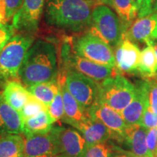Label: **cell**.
I'll list each match as a JSON object with an SVG mask.
<instances>
[{"mask_svg": "<svg viewBox=\"0 0 157 157\" xmlns=\"http://www.w3.org/2000/svg\"><path fill=\"white\" fill-rule=\"evenodd\" d=\"M58 53L54 44L39 39L27 52L19 72L25 87L50 82L58 77Z\"/></svg>", "mask_w": 157, "mask_h": 157, "instance_id": "obj_1", "label": "cell"}, {"mask_svg": "<svg viewBox=\"0 0 157 157\" xmlns=\"http://www.w3.org/2000/svg\"><path fill=\"white\" fill-rule=\"evenodd\" d=\"M95 0H47L45 19L48 24L72 31H80L93 23Z\"/></svg>", "mask_w": 157, "mask_h": 157, "instance_id": "obj_2", "label": "cell"}, {"mask_svg": "<svg viewBox=\"0 0 157 157\" xmlns=\"http://www.w3.org/2000/svg\"><path fill=\"white\" fill-rule=\"evenodd\" d=\"M34 42L30 35L13 36L0 52V88L8 82L20 81L19 72L29 48Z\"/></svg>", "mask_w": 157, "mask_h": 157, "instance_id": "obj_3", "label": "cell"}, {"mask_svg": "<svg viewBox=\"0 0 157 157\" xmlns=\"http://www.w3.org/2000/svg\"><path fill=\"white\" fill-rule=\"evenodd\" d=\"M136 87L121 74L99 83L98 101L121 112L135 97Z\"/></svg>", "mask_w": 157, "mask_h": 157, "instance_id": "obj_4", "label": "cell"}, {"mask_svg": "<svg viewBox=\"0 0 157 157\" xmlns=\"http://www.w3.org/2000/svg\"><path fill=\"white\" fill-rule=\"evenodd\" d=\"M92 18L93 27L90 32L111 47H117L126 32L118 15L106 5L98 4L94 7Z\"/></svg>", "mask_w": 157, "mask_h": 157, "instance_id": "obj_5", "label": "cell"}, {"mask_svg": "<svg viewBox=\"0 0 157 157\" xmlns=\"http://www.w3.org/2000/svg\"><path fill=\"white\" fill-rule=\"evenodd\" d=\"M61 59L67 70L83 74L98 83L118 74L115 68L98 64L78 56L70 42L63 45Z\"/></svg>", "mask_w": 157, "mask_h": 157, "instance_id": "obj_6", "label": "cell"}, {"mask_svg": "<svg viewBox=\"0 0 157 157\" xmlns=\"http://www.w3.org/2000/svg\"><path fill=\"white\" fill-rule=\"evenodd\" d=\"M72 46L82 58L100 65L116 67L115 54L111 45L91 32L76 39Z\"/></svg>", "mask_w": 157, "mask_h": 157, "instance_id": "obj_7", "label": "cell"}, {"mask_svg": "<svg viewBox=\"0 0 157 157\" xmlns=\"http://www.w3.org/2000/svg\"><path fill=\"white\" fill-rule=\"evenodd\" d=\"M64 84L85 111L97 101L99 83L87 76L67 70L65 73Z\"/></svg>", "mask_w": 157, "mask_h": 157, "instance_id": "obj_8", "label": "cell"}, {"mask_svg": "<svg viewBox=\"0 0 157 157\" xmlns=\"http://www.w3.org/2000/svg\"><path fill=\"white\" fill-rule=\"evenodd\" d=\"M58 151L63 157H81L87 147L86 140L74 127L57 126L51 130Z\"/></svg>", "mask_w": 157, "mask_h": 157, "instance_id": "obj_9", "label": "cell"}, {"mask_svg": "<svg viewBox=\"0 0 157 157\" xmlns=\"http://www.w3.org/2000/svg\"><path fill=\"white\" fill-rule=\"evenodd\" d=\"M46 0H23L19 10L13 17L15 30L34 33L38 30Z\"/></svg>", "mask_w": 157, "mask_h": 157, "instance_id": "obj_10", "label": "cell"}, {"mask_svg": "<svg viewBox=\"0 0 157 157\" xmlns=\"http://www.w3.org/2000/svg\"><path fill=\"white\" fill-rule=\"evenodd\" d=\"M86 113L89 117L101 121L105 125L119 137V140H124L127 124L120 112L97 100L86 111Z\"/></svg>", "mask_w": 157, "mask_h": 157, "instance_id": "obj_11", "label": "cell"}, {"mask_svg": "<svg viewBox=\"0 0 157 157\" xmlns=\"http://www.w3.org/2000/svg\"><path fill=\"white\" fill-rule=\"evenodd\" d=\"M140 58V51L138 47L127 38L124 34L116 50L115 68L117 74L137 72Z\"/></svg>", "mask_w": 157, "mask_h": 157, "instance_id": "obj_12", "label": "cell"}, {"mask_svg": "<svg viewBox=\"0 0 157 157\" xmlns=\"http://www.w3.org/2000/svg\"><path fill=\"white\" fill-rule=\"evenodd\" d=\"M25 157H56L58 151L51 131L43 134H24Z\"/></svg>", "mask_w": 157, "mask_h": 157, "instance_id": "obj_13", "label": "cell"}, {"mask_svg": "<svg viewBox=\"0 0 157 157\" xmlns=\"http://www.w3.org/2000/svg\"><path fill=\"white\" fill-rule=\"evenodd\" d=\"M74 128L84 137L87 146L109 142L111 140H119V137L105 125L88 116Z\"/></svg>", "mask_w": 157, "mask_h": 157, "instance_id": "obj_14", "label": "cell"}, {"mask_svg": "<svg viewBox=\"0 0 157 157\" xmlns=\"http://www.w3.org/2000/svg\"><path fill=\"white\" fill-rule=\"evenodd\" d=\"M135 87L134 98L121 112L127 125L140 124L143 113L149 104L148 81L141 82Z\"/></svg>", "mask_w": 157, "mask_h": 157, "instance_id": "obj_15", "label": "cell"}, {"mask_svg": "<svg viewBox=\"0 0 157 157\" xmlns=\"http://www.w3.org/2000/svg\"><path fill=\"white\" fill-rule=\"evenodd\" d=\"M125 36L131 41L146 44L154 42L157 37V13L137 19L125 32Z\"/></svg>", "mask_w": 157, "mask_h": 157, "instance_id": "obj_16", "label": "cell"}, {"mask_svg": "<svg viewBox=\"0 0 157 157\" xmlns=\"http://www.w3.org/2000/svg\"><path fill=\"white\" fill-rule=\"evenodd\" d=\"M24 132V121L21 113L11 107L0 93V136L21 134Z\"/></svg>", "mask_w": 157, "mask_h": 157, "instance_id": "obj_17", "label": "cell"}, {"mask_svg": "<svg viewBox=\"0 0 157 157\" xmlns=\"http://www.w3.org/2000/svg\"><path fill=\"white\" fill-rule=\"evenodd\" d=\"M148 129L140 124L127 125L124 138L131 152L139 157H154L148 150L146 143Z\"/></svg>", "mask_w": 157, "mask_h": 157, "instance_id": "obj_18", "label": "cell"}, {"mask_svg": "<svg viewBox=\"0 0 157 157\" xmlns=\"http://www.w3.org/2000/svg\"><path fill=\"white\" fill-rule=\"evenodd\" d=\"M62 95L64 104V116L62 119L65 123L74 128L78 123L84 121L87 115L86 111L82 109L80 104L66 88L64 80L62 84Z\"/></svg>", "mask_w": 157, "mask_h": 157, "instance_id": "obj_19", "label": "cell"}, {"mask_svg": "<svg viewBox=\"0 0 157 157\" xmlns=\"http://www.w3.org/2000/svg\"><path fill=\"white\" fill-rule=\"evenodd\" d=\"M2 95L5 101L20 113L30 97L31 93L21 82H10L3 88Z\"/></svg>", "mask_w": 157, "mask_h": 157, "instance_id": "obj_20", "label": "cell"}, {"mask_svg": "<svg viewBox=\"0 0 157 157\" xmlns=\"http://www.w3.org/2000/svg\"><path fill=\"white\" fill-rule=\"evenodd\" d=\"M98 2L100 4L111 5L114 9L125 31L129 28L133 20L137 15L135 0H98Z\"/></svg>", "mask_w": 157, "mask_h": 157, "instance_id": "obj_21", "label": "cell"}, {"mask_svg": "<svg viewBox=\"0 0 157 157\" xmlns=\"http://www.w3.org/2000/svg\"><path fill=\"white\" fill-rule=\"evenodd\" d=\"M25 138L21 134L0 136V157H25Z\"/></svg>", "mask_w": 157, "mask_h": 157, "instance_id": "obj_22", "label": "cell"}, {"mask_svg": "<svg viewBox=\"0 0 157 157\" xmlns=\"http://www.w3.org/2000/svg\"><path fill=\"white\" fill-rule=\"evenodd\" d=\"M154 43L146 44L140 52L137 72L146 80L155 78L157 75V57L155 52Z\"/></svg>", "mask_w": 157, "mask_h": 157, "instance_id": "obj_23", "label": "cell"}, {"mask_svg": "<svg viewBox=\"0 0 157 157\" xmlns=\"http://www.w3.org/2000/svg\"><path fill=\"white\" fill-rule=\"evenodd\" d=\"M60 78V74H58V77L55 80L34 84L29 87L28 90L31 95L42 101L48 107L58 93Z\"/></svg>", "mask_w": 157, "mask_h": 157, "instance_id": "obj_24", "label": "cell"}, {"mask_svg": "<svg viewBox=\"0 0 157 157\" xmlns=\"http://www.w3.org/2000/svg\"><path fill=\"white\" fill-rule=\"evenodd\" d=\"M52 123L48 111L24 121V134H43L52 130Z\"/></svg>", "mask_w": 157, "mask_h": 157, "instance_id": "obj_25", "label": "cell"}, {"mask_svg": "<svg viewBox=\"0 0 157 157\" xmlns=\"http://www.w3.org/2000/svg\"><path fill=\"white\" fill-rule=\"evenodd\" d=\"M64 76L65 74H60L61 78H60L58 92L53 101L48 107V113L53 124L60 119H62L64 116V104L62 95V84L64 80Z\"/></svg>", "mask_w": 157, "mask_h": 157, "instance_id": "obj_26", "label": "cell"}, {"mask_svg": "<svg viewBox=\"0 0 157 157\" xmlns=\"http://www.w3.org/2000/svg\"><path fill=\"white\" fill-rule=\"evenodd\" d=\"M44 111H48V105L31 94L29 100L25 103L20 113L23 121H25Z\"/></svg>", "mask_w": 157, "mask_h": 157, "instance_id": "obj_27", "label": "cell"}, {"mask_svg": "<svg viewBox=\"0 0 157 157\" xmlns=\"http://www.w3.org/2000/svg\"><path fill=\"white\" fill-rule=\"evenodd\" d=\"M114 148L109 141L87 146L81 157H110Z\"/></svg>", "mask_w": 157, "mask_h": 157, "instance_id": "obj_28", "label": "cell"}, {"mask_svg": "<svg viewBox=\"0 0 157 157\" xmlns=\"http://www.w3.org/2000/svg\"><path fill=\"white\" fill-rule=\"evenodd\" d=\"M148 83V102L151 109L157 114V78L156 77L147 80Z\"/></svg>", "mask_w": 157, "mask_h": 157, "instance_id": "obj_29", "label": "cell"}, {"mask_svg": "<svg viewBox=\"0 0 157 157\" xmlns=\"http://www.w3.org/2000/svg\"><path fill=\"white\" fill-rule=\"evenodd\" d=\"M139 17L148 16L154 12L155 0H135Z\"/></svg>", "mask_w": 157, "mask_h": 157, "instance_id": "obj_30", "label": "cell"}, {"mask_svg": "<svg viewBox=\"0 0 157 157\" xmlns=\"http://www.w3.org/2000/svg\"><path fill=\"white\" fill-rule=\"evenodd\" d=\"M140 125L148 129L157 128V114L153 112L149 104L143 113Z\"/></svg>", "mask_w": 157, "mask_h": 157, "instance_id": "obj_31", "label": "cell"}, {"mask_svg": "<svg viewBox=\"0 0 157 157\" xmlns=\"http://www.w3.org/2000/svg\"><path fill=\"white\" fill-rule=\"evenodd\" d=\"M14 31L13 25L0 23V52L13 37Z\"/></svg>", "mask_w": 157, "mask_h": 157, "instance_id": "obj_32", "label": "cell"}, {"mask_svg": "<svg viewBox=\"0 0 157 157\" xmlns=\"http://www.w3.org/2000/svg\"><path fill=\"white\" fill-rule=\"evenodd\" d=\"M7 8V21L13 19L15 13L19 10L22 5L23 0H4Z\"/></svg>", "mask_w": 157, "mask_h": 157, "instance_id": "obj_33", "label": "cell"}, {"mask_svg": "<svg viewBox=\"0 0 157 157\" xmlns=\"http://www.w3.org/2000/svg\"><path fill=\"white\" fill-rule=\"evenodd\" d=\"M156 138L157 128H151L148 129L146 136V143L148 150L156 157Z\"/></svg>", "mask_w": 157, "mask_h": 157, "instance_id": "obj_34", "label": "cell"}, {"mask_svg": "<svg viewBox=\"0 0 157 157\" xmlns=\"http://www.w3.org/2000/svg\"><path fill=\"white\" fill-rule=\"evenodd\" d=\"M110 157H139L133 154L131 151H127L122 150L120 148L115 146L113 150L111 152Z\"/></svg>", "mask_w": 157, "mask_h": 157, "instance_id": "obj_35", "label": "cell"}, {"mask_svg": "<svg viewBox=\"0 0 157 157\" xmlns=\"http://www.w3.org/2000/svg\"><path fill=\"white\" fill-rule=\"evenodd\" d=\"M7 8L4 0H0V23L7 24Z\"/></svg>", "mask_w": 157, "mask_h": 157, "instance_id": "obj_36", "label": "cell"}, {"mask_svg": "<svg viewBox=\"0 0 157 157\" xmlns=\"http://www.w3.org/2000/svg\"><path fill=\"white\" fill-rule=\"evenodd\" d=\"M154 48L155 52H156V57H157V43L155 42L154 43Z\"/></svg>", "mask_w": 157, "mask_h": 157, "instance_id": "obj_37", "label": "cell"}, {"mask_svg": "<svg viewBox=\"0 0 157 157\" xmlns=\"http://www.w3.org/2000/svg\"><path fill=\"white\" fill-rule=\"evenodd\" d=\"M154 11H155V12L157 11V0H155L154 7Z\"/></svg>", "mask_w": 157, "mask_h": 157, "instance_id": "obj_38", "label": "cell"}, {"mask_svg": "<svg viewBox=\"0 0 157 157\" xmlns=\"http://www.w3.org/2000/svg\"><path fill=\"white\" fill-rule=\"evenodd\" d=\"M156 156H157V138H156Z\"/></svg>", "mask_w": 157, "mask_h": 157, "instance_id": "obj_39", "label": "cell"}, {"mask_svg": "<svg viewBox=\"0 0 157 157\" xmlns=\"http://www.w3.org/2000/svg\"><path fill=\"white\" fill-rule=\"evenodd\" d=\"M56 157H63V156H59V155H58V156H56Z\"/></svg>", "mask_w": 157, "mask_h": 157, "instance_id": "obj_40", "label": "cell"}, {"mask_svg": "<svg viewBox=\"0 0 157 157\" xmlns=\"http://www.w3.org/2000/svg\"><path fill=\"white\" fill-rule=\"evenodd\" d=\"M156 78H157V75H156Z\"/></svg>", "mask_w": 157, "mask_h": 157, "instance_id": "obj_41", "label": "cell"}, {"mask_svg": "<svg viewBox=\"0 0 157 157\" xmlns=\"http://www.w3.org/2000/svg\"><path fill=\"white\" fill-rule=\"evenodd\" d=\"M156 39H157V37H156Z\"/></svg>", "mask_w": 157, "mask_h": 157, "instance_id": "obj_42", "label": "cell"}, {"mask_svg": "<svg viewBox=\"0 0 157 157\" xmlns=\"http://www.w3.org/2000/svg\"><path fill=\"white\" fill-rule=\"evenodd\" d=\"M156 157H157V156H156Z\"/></svg>", "mask_w": 157, "mask_h": 157, "instance_id": "obj_43", "label": "cell"}]
</instances>
